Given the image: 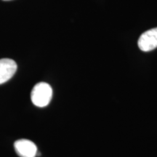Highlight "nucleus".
Masks as SVG:
<instances>
[{"label": "nucleus", "mask_w": 157, "mask_h": 157, "mask_svg": "<svg viewBox=\"0 0 157 157\" xmlns=\"http://www.w3.org/2000/svg\"><path fill=\"white\" fill-rule=\"evenodd\" d=\"M15 150L21 157H36L37 147L31 140L27 139H21L14 143Z\"/></svg>", "instance_id": "3"}, {"label": "nucleus", "mask_w": 157, "mask_h": 157, "mask_svg": "<svg viewBox=\"0 0 157 157\" xmlns=\"http://www.w3.org/2000/svg\"><path fill=\"white\" fill-rule=\"evenodd\" d=\"M5 1H7V0H5Z\"/></svg>", "instance_id": "5"}, {"label": "nucleus", "mask_w": 157, "mask_h": 157, "mask_svg": "<svg viewBox=\"0 0 157 157\" xmlns=\"http://www.w3.org/2000/svg\"><path fill=\"white\" fill-rule=\"evenodd\" d=\"M52 89L45 82H39L33 88L31 93V99L34 105L37 107L47 106L52 99Z\"/></svg>", "instance_id": "1"}, {"label": "nucleus", "mask_w": 157, "mask_h": 157, "mask_svg": "<svg viewBox=\"0 0 157 157\" xmlns=\"http://www.w3.org/2000/svg\"><path fill=\"white\" fill-rule=\"evenodd\" d=\"M17 71V64L10 58L0 60V84L9 81Z\"/></svg>", "instance_id": "4"}, {"label": "nucleus", "mask_w": 157, "mask_h": 157, "mask_svg": "<svg viewBox=\"0 0 157 157\" xmlns=\"http://www.w3.org/2000/svg\"><path fill=\"white\" fill-rule=\"evenodd\" d=\"M138 48L143 52H149L157 48V28L143 33L137 41Z\"/></svg>", "instance_id": "2"}]
</instances>
